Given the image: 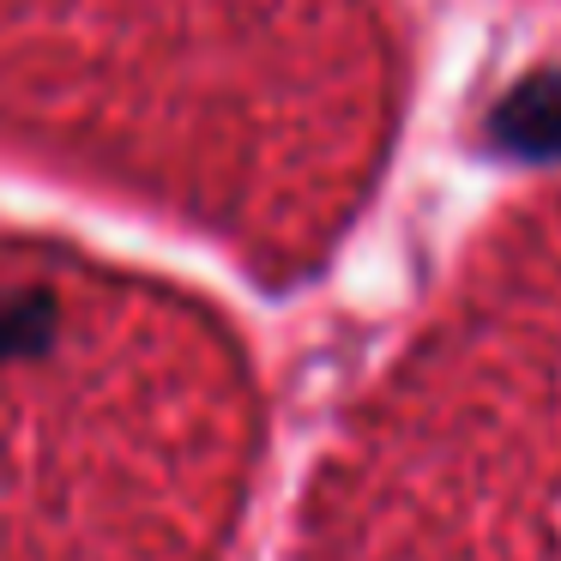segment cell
<instances>
[{
	"label": "cell",
	"mask_w": 561,
	"mask_h": 561,
	"mask_svg": "<svg viewBox=\"0 0 561 561\" xmlns=\"http://www.w3.org/2000/svg\"><path fill=\"white\" fill-rule=\"evenodd\" d=\"M387 122L380 31L351 0H0V139L266 278L327 260Z\"/></svg>",
	"instance_id": "cell-1"
},
{
	"label": "cell",
	"mask_w": 561,
	"mask_h": 561,
	"mask_svg": "<svg viewBox=\"0 0 561 561\" xmlns=\"http://www.w3.org/2000/svg\"><path fill=\"white\" fill-rule=\"evenodd\" d=\"M260 387L199 302L0 248V561H224Z\"/></svg>",
	"instance_id": "cell-2"
},
{
	"label": "cell",
	"mask_w": 561,
	"mask_h": 561,
	"mask_svg": "<svg viewBox=\"0 0 561 561\" xmlns=\"http://www.w3.org/2000/svg\"><path fill=\"white\" fill-rule=\"evenodd\" d=\"M296 561H561V182L495 224L356 399Z\"/></svg>",
	"instance_id": "cell-3"
}]
</instances>
